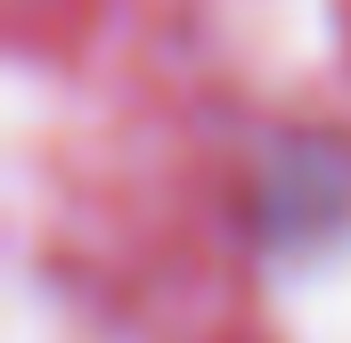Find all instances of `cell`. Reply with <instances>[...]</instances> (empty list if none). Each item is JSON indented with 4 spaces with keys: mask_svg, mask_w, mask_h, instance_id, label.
Wrapping results in <instances>:
<instances>
[{
    "mask_svg": "<svg viewBox=\"0 0 351 343\" xmlns=\"http://www.w3.org/2000/svg\"><path fill=\"white\" fill-rule=\"evenodd\" d=\"M254 229L278 254H311L351 229V139L327 131H286L269 139L254 180Z\"/></svg>",
    "mask_w": 351,
    "mask_h": 343,
    "instance_id": "6da1fadb",
    "label": "cell"
}]
</instances>
